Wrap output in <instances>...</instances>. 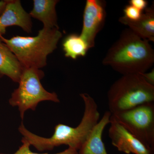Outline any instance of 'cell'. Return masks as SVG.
Returning a JSON list of instances; mask_svg holds the SVG:
<instances>
[{
	"label": "cell",
	"mask_w": 154,
	"mask_h": 154,
	"mask_svg": "<svg viewBox=\"0 0 154 154\" xmlns=\"http://www.w3.org/2000/svg\"><path fill=\"white\" fill-rule=\"evenodd\" d=\"M80 96L85 104V110L82 120L76 127L58 124L54 128L52 136L46 138L30 132L22 122L18 130L23 136L22 139L27 141L30 146L40 152L52 150L55 147L62 145L79 150L98 123L100 117L98 105L94 98L86 93L80 94Z\"/></svg>",
	"instance_id": "obj_1"
},
{
	"label": "cell",
	"mask_w": 154,
	"mask_h": 154,
	"mask_svg": "<svg viewBox=\"0 0 154 154\" xmlns=\"http://www.w3.org/2000/svg\"><path fill=\"white\" fill-rule=\"evenodd\" d=\"M44 72L40 69H23L18 88L13 92L9 102L12 107H17L22 119L27 110H35L38 103L45 101L59 103L57 94L45 90L41 83Z\"/></svg>",
	"instance_id": "obj_5"
},
{
	"label": "cell",
	"mask_w": 154,
	"mask_h": 154,
	"mask_svg": "<svg viewBox=\"0 0 154 154\" xmlns=\"http://www.w3.org/2000/svg\"><path fill=\"white\" fill-rule=\"evenodd\" d=\"M154 63V51L148 40L129 28L122 32L107 51L102 64L122 75L146 72Z\"/></svg>",
	"instance_id": "obj_2"
},
{
	"label": "cell",
	"mask_w": 154,
	"mask_h": 154,
	"mask_svg": "<svg viewBox=\"0 0 154 154\" xmlns=\"http://www.w3.org/2000/svg\"><path fill=\"white\" fill-rule=\"evenodd\" d=\"M23 68L14 53L0 38V78L7 76L19 83Z\"/></svg>",
	"instance_id": "obj_13"
},
{
	"label": "cell",
	"mask_w": 154,
	"mask_h": 154,
	"mask_svg": "<svg viewBox=\"0 0 154 154\" xmlns=\"http://www.w3.org/2000/svg\"><path fill=\"white\" fill-rule=\"evenodd\" d=\"M57 28H43L35 36H14L1 40L14 53L23 68L40 69L47 65L48 56L57 48L62 37Z\"/></svg>",
	"instance_id": "obj_3"
},
{
	"label": "cell",
	"mask_w": 154,
	"mask_h": 154,
	"mask_svg": "<svg viewBox=\"0 0 154 154\" xmlns=\"http://www.w3.org/2000/svg\"><path fill=\"white\" fill-rule=\"evenodd\" d=\"M129 3L130 5L142 12L147 8L148 2L146 0H130Z\"/></svg>",
	"instance_id": "obj_17"
},
{
	"label": "cell",
	"mask_w": 154,
	"mask_h": 154,
	"mask_svg": "<svg viewBox=\"0 0 154 154\" xmlns=\"http://www.w3.org/2000/svg\"><path fill=\"white\" fill-rule=\"evenodd\" d=\"M13 26H19L28 33L32 31L31 17L19 0H8L5 9L0 16V37L6 33L8 27Z\"/></svg>",
	"instance_id": "obj_9"
},
{
	"label": "cell",
	"mask_w": 154,
	"mask_h": 154,
	"mask_svg": "<svg viewBox=\"0 0 154 154\" xmlns=\"http://www.w3.org/2000/svg\"><path fill=\"white\" fill-rule=\"evenodd\" d=\"M65 56L72 59L84 57L90 49L86 42L80 35L72 34L65 38L63 43Z\"/></svg>",
	"instance_id": "obj_14"
},
{
	"label": "cell",
	"mask_w": 154,
	"mask_h": 154,
	"mask_svg": "<svg viewBox=\"0 0 154 154\" xmlns=\"http://www.w3.org/2000/svg\"><path fill=\"white\" fill-rule=\"evenodd\" d=\"M7 3H8V0L0 1V16L2 15L3 12L5 11Z\"/></svg>",
	"instance_id": "obj_19"
},
{
	"label": "cell",
	"mask_w": 154,
	"mask_h": 154,
	"mask_svg": "<svg viewBox=\"0 0 154 154\" xmlns=\"http://www.w3.org/2000/svg\"><path fill=\"white\" fill-rule=\"evenodd\" d=\"M119 22L128 27L137 36L149 42H154V4L147 8L141 16L135 21L129 20L124 16L119 18Z\"/></svg>",
	"instance_id": "obj_10"
},
{
	"label": "cell",
	"mask_w": 154,
	"mask_h": 154,
	"mask_svg": "<svg viewBox=\"0 0 154 154\" xmlns=\"http://www.w3.org/2000/svg\"><path fill=\"white\" fill-rule=\"evenodd\" d=\"M22 144L19 147V149L16 152L13 154H49L48 153L39 154L37 153L33 152L30 150V144L27 141L22 139ZM0 154H7L1 153ZM53 154H78V151L72 148L68 147L63 152Z\"/></svg>",
	"instance_id": "obj_15"
},
{
	"label": "cell",
	"mask_w": 154,
	"mask_h": 154,
	"mask_svg": "<svg viewBox=\"0 0 154 154\" xmlns=\"http://www.w3.org/2000/svg\"><path fill=\"white\" fill-rule=\"evenodd\" d=\"M111 113L106 111L92 130L78 152V154H108L102 136L105 127L110 123Z\"/></svg>",
	"instance_id": "obj_11"
},
{
	"label": "cell",
	"mask_w": 154,
	"mask_h": 154,
	"mask_svg": "<svg viewBox=\"0 0 154 154\" xmlns=\"http://www.w3.org/2000/svg\"><path fill=\"white\" fill-rule=\"evenodd\" d=\"M143 77L144 80L149 85L154 86V69H153L150 72H149L143 73L139 74Z\"/></svg>",
	"instance_id": "obj_18"
},
{
	"label": "cell",
	"mask_w": 154,
	"mask_h": 154,
	"mask_svg": "<svg viewBox=\"0 0 154 154\" xmlns=\"http://www.w3.org/2000/svg\"><path fill=\"white\" fill-rule=\"evenodd\" d=\"M109 111L113 114L154 102V86L140 74L124 75L111 85L107 94Z\"/></svg>",
	"instance_id": "obj_4"
},
{
	"label": "cell",
	"mask_w": 154,
	"mask_h": 154,
	"mask_svg": "<svg viewBox=\"0 0 154 154\" xmlns=\"http://www.w3.org/2000/svg\"><path fill=\"white\" fill-rule=\"evenodd\" d=\"M124 17L129 20L135 21L140 18L143 12L131 5L125 6L123 10Z\"/></svg>",
	"instance_id": "obj_16"
},
{
	"label": "cell",
	"mask_w": 154,
	"mask_h": 154,
	"mask_svg": "<svg viewBox=\"0 0 154 154\" xmlns=\"http://www.w3.org/2000/svg\"><path fill=\"white\" fill-rule=\"evenodd\" d=\"M106 2L102 0H87L83 16L80 36L89 48L95 46L97 34L103 29L106 17Z\"/></svg>",
	"instance_id": "obj_7"
},
{
	"label": "cell",
	"mask_w": 154,
	"mask_h": 154,
	"mask_svg": "<svg viewBox=\"0 0 154 154\" xmlns=\"http://www.w3.org/2000/svg\"><path fill=\"white\" fill-rule=\"evenodd\" d=\"M111 117L141 142L152 153L154 149V104L148 102L111 114Z\"/></svg>",
	"instance_id": "obj_6"
},
{
	"label": "cell",
	"mask_w": 154,
	"mask_h": 154,
	"mask_svg": "<svg viewBox=\"0 0 154 154\" xmlns=\"http://www.w3.org/2000/svg\"><path fill=\"white\" fill-rule=\"evenodd\" d=\"M59 2L58 0H34L33 8L29 15L41 21L43 24V28L59 29L56 10Z\"/></svg>",
	"instance_id": "obj_12"
},
{
	"label": "cell",
	"mask_w": 154,
	"mask_h": 154,
	"mask_svg": "<svg viewBox=\"0 0 154 154\" xmlns=\"http://www.w3.org/2000/svg\"><path fill=\"white\" fill-rule=\"evenodd\" d=\"M110 123L108 136L112 144L118 151L126 154H152L141 142L111 116Z\"/></svg>",
	"instance_id": "obj_8"
}]
</instances>
